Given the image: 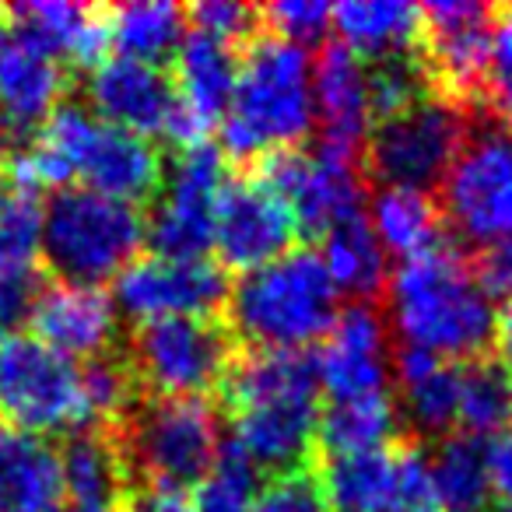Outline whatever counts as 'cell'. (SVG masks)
<instances>
[{
  "instance_id": "6da1fadb",
  "label": "cell",
  "mask_w": 512,
  "mask_h": 512,
  "mask_svg": "<svg viewBox=\"0 0 512 512\" xmlns=\"http://www.w3.org/2000/svg\"><path fill=\"white\" fill-rule=\"evenodd\" d=\"M232 442L256 474L278 477L316 463L320 376L316 355L288 348H239L218 386Z\"/></svg>"
},
{
  "instance_id": "7a4b0ae2",
  "label": "cell",
  "mask_w": 512,
  "mask_h": 512,
  "mask_svg": "<svg viewBox=\"0 0 512 512\" xmlns=\"http://www.w3.org/2000/svg\"><path fill=\"white\" fill-rule=\"evenodd\" d=\"M383 299L390 302L393 327L411 348L446 362L495 355V306L477 288L467 249L453 235L400 260Z\"/></svg>"
},
{
  "instance_id": "3957f363",
  "label": "cell",
  "mask_w": 512,
  "mask_h": 512,
  "mask_svg": "<svg viewBox=\"0 0 512 512\" xmlns=\"http://www.w3.org/2000/svg\"><path fill=\"white\" fill-rule=\"evenodd\" d=\"M221 127V158L249 169L264 151L302 148L316 130L309 53L260 32L239 50V78Z\"/></svg>"
},
{
  "instance_id": "277c9868",
  "label": "cell",
  "mask_w": 512,
  "mask_h": 512,
  "mask_svg": "<svg viewBox=\"0 0 512 512\" xmlns=\"http://www.w3.org/2000/svg\"><path fill=\"white\" fill-rule=\"evenodd\" d=\"M341 292L330 281L320 253L295 246L271 264L242 274L232 285L225 323L239 344L249 348L306 351L334 330Z\"/></svg>"
},
{
  "instance_id": "5b68a950",
  "label": "cell",
  "mask_w": 512,
  "mask_h": 512,
  "mask_svg": "<svg viewBox=\"0 0 512 512\" xmlns=\"http://www.w3.org/2000/svg\"><path fill=\"white\" fill-rule=\"evenodd\" d=\"M148 239V214L88 186L53 190L39 225V271L74 288H99L134 264Z\"/></svg>"
},
{
  "instance_id": "8992f818",
  "label": "cell",
  "mask_w": 512,
  "mask_h": 512,
  "mask_svg": "<svg viewBox=\"0 0 512 512\" xmlns=\"http://www.w3.org/2000/svg\"><path fill=\"white\" fill-rule=\"evenodd\" d=\"M127 470V484H172L193 491L221 449L218 407L211 400H169L137 393L130 407L106 425Z\"/></svg>"
},
{
  "instance_id": "52a82bcc",
  "label": "cell",
  "mask_w": 512,
  "mask_h": 512,
  "mask_svg": "<svg viewBox=\"0 0 512 512\" xmlns=\"http://www.w3.org/2000/svg\"><path fill=\"white\" fill-rule=\"evenodd\" d=\"M39 141L64 158L88 190L123 204H155L165 183V155L151 137L99 120L88 106L64 99L39 130Z\"/></svg>"
},
{
  "instance_id": "ba28073f",
  "label": "cell",
  "mask_w": 512,
  "mask_h": 512,
  "mask_svg": "<svg viewBox=\"0 0 512 512\" xmlns=\"http://www.w3.org/2000/svg\"><path fill=\"white\" fill-rule=\"evenodd\" d=\"M242 344L221 320L169 316L130 327L120 344L137 393L169 400H207L218 393L228 365Z\"/></svg>"
},
{
  "instance_id": "9c48e42d",
  "label": "cell",
  "mask_w": 512,
  "mask_h": 512,
  "mask_svg": "<svg viewBox=\"0 0 512 512\" xmlns=\"http://www.w3.org/2000/svg\"><path fill=\"white\" fill-rule=\"evenodd\" d=\"M474 116L442 95L376 120L362 148V176L376 186H404L435 197L470 134Z\"/></svg>"
},
{
  "instance_id": "30bf717a",
  "label": "cell",
  "mask_w": 512,
  "mask_h": 512,
  "mask_svg": "<svg viewBox=\"0 0 512 512\" xmlns=\"http://www.w3.org/2000/svg\"><path fill=\"white\" fill-rule=\"evenodd\" d=\"M435 197L446 232L467 253L512 239V130L495 116H474Z\"/></svg>"
},
{
  "instance_id": "8fae6325",
  "label": "cell",
  "mask_w": 512,
  "mask_h": 512,
  "mask_svg": "<svg viewBox=\"0 0 512 512\" xmlns=\"http://www.w3.org/2000/svg\"><path fill=\"white\" fill-rule=\"evenodd\" d=\"M0 421L25 435H74L92 428L81 369L32 334L0 337Z\"/></svg>"
},
{
  "instance_id": "7c38bea8",
  "label": "cell",
  "mask_w": 512,
  "mask_h": 512,
  "mask_svg": "<svg viewBox=\"0 0 512 512\" xmlns=\"http://www.w3.org/2000/svg\"><path fill=\"white\" fill-rule=\"evenodd\" d=\"M491 11L470 0H435L421 4L418 57L428 85L470 116L488 113V57H491Z\"/></svg>"
},
{
  "instance_id": "4fadbf2b",
  "label": "cell",
  "mask_w": 512,
  "mask_h": 512,
  "mask_svg": "<svg viewBox=\"0 0 512 512\" xmlns=\"http://www.w3.org/2000/svg\"><path fill=\"white\" fill-rule=\"evenodd\" d=\"M228 169L218 144L204 141L179 148L165 169L162 193L148 214V242L155 256L169 260H200L211 249L214 197Z\"/></svg>"
},
{
  "instance_id": "5bb4252c",
  "label": "cell",
  "mask_w": 512,
  "mask_h": 512,
  "mask_svg": "<svg viewBox=\"0 0 512 512\" xmlns=\"http://www.w3.org/2000/svg\"><path fill=\"white\" fill-rule=\"evenodd\" d=\"M228 274L221 264L200 260H169V256H137L116 274L113 306L134 323L169 320V316H197V320H221L228 306Z\"/></svg>"
},
{
  "instance_id": "9a60e30c",
  "label": "cell",
  "mask_w": 512,
  "mask_h": 512,
  "mask_svg": "<svg viewBox=\"0 0 512 512\" xmlns=\"http://www.w3.org/2000/svg\"><path fill=\"white\" fill-rule=\"evenodd\" d=\"M295 239H299V228L285 197L249 172H228L214 197L211 232L221 271H256L285 256Z\"/></svg>"
},
{
  "instance_id": "2e32d148",
  "label": "cell",
  "mask_w": 512,
  "mask_h": 512,
  "mask_svg": "<svg viewBox=\"0 0 512 512\" xmlns=\"http://www.w3.org/2000/svg\"><path fill=\"white\" fill-rule=\"evenodd\" d=\"M393 372L390 334L379 306L351 302L316 355V376L330 400H355L386 393Z\"/></svg>"
},
{
  "instance_id": "e0dca14e",
  "label": "cell",
  "mask_w": 512,
  "mask_h": 512,
  "mask_svg": "<svg viewBox=\"0 0 512 512\" xmlns=\"http://www.w3.org/2000/svg\"><path fill=\"white\" fill-rule=\"evenodd\" d=\"M116 306L102 288H74L60 281H43L29 309V334L64 358H92L116 348Z\"/></svg>"
},
{
  "instance_id": "ac0fdd59",
  "label": "cell",
  "mask_w": 512,
  "mask_h": 512,
  "mask_svg": "<svg viewBox=\"0 0 512 512\" xmlns=\"http://www.w3.org/2000/svg\"><path fill=\"white\" fill-rule=\"evenodd\" d=\"M88 102L99 120L123 127L130 134H162L172 106H176V85L165 67L141 64L130 57H106L85 81Z\"/></svg>"
},
{
  "instance_id": "d6986e66",
  "label": "cell",
  "mask_w": 512,
  "mask_h": 512,
  "mask_svg": "<svg viewBox=\"0 0 512 512\" xmlns=\"http://www.w3.org/2000/svg\"><path fill=\"white\" fill-rule=\"evenodd\" d=\"M316 130L320 144L362 162L365 137H369V85H365V60L341 39H323L316 57Z\"/></svg>"
},
{
  "instance_id": "ffe728a7",
  "label": "cell",
  "mask_w": 512,
  "mask_h": 512,
  "mask_svg": "<svg viewBox=\"0 0 512 512\" xmlns=\"http://www.w3.org/2000/svg\"><path fill=\"white\" fill-rule=\"evenodd\" d=\"M393 372L400 379L407 435L414 439H446L456 432V400H460V372L456 362L432 351L400 344L393 351Z\"/></svg>"
},
{
  "instance_id": "44dd1931",
  "label": "cell",
  "mask_w": 512,
  "mask_h": 512,
  "mask_svg": "<svg viewBox=\"0 0 512 512\" xmlns=\"http://www.w3.org/2000/svg\"><path fill=\"white\" fill-rule=\"evenodd\" d=\"M239 78V50L204 32L190 29L172 57V85L183 106L207 130L225 120Z\"/></svg>"
},
{
  "instance_id": "7402d4cb",
  "label": "cell",
  "mask_w": 512,
  "mask_h": 512,
  "mask_svg": "<svg viewBox=\"0 0 512 512\" xmlns=\"http://www.w3.org/2000/svg\"><path fill=\"white\" fill-rule=\"evenodd\" d=\"M64 498L57 442L0 421V512H39Z\"/></svg>"
},
{
  "instance_id": "603a6c76",
  "label": "cell",
  "mask_w": 512,
  "mask_h": 512,
  "mask_svg": "<svg viewBox=\"0 0 512 512\" xmlns=\"http://www.w3.org/2000/svg\"><path fill=\"white\" fill-rule=\"evenodd\" d=\"M60 481L64 495L71 498V509L102 512L120 502L127 491V470L116 453V442L106 428H85V432L64 435L57 442Z\"/></svg>"
},
{
  "instance_id": "cb8c5ba5",
  "label": "cell",
  "mask_w": 512,
  "mask_h": 512,
  "mask_svg": "<svg viewBox=\"0 0 512 512\" xmlns=\"http://www.w3.org/2000/svg\"><path fill=\"white\" fill-rule=\"evenodd\" d=\"M404 421L400 407L390 393H372L355 400H330L320 407V425H316V456H348L386 449L400 439Z\"/></svg>"
},
{
  "instance_id": "d4e9b609",
  "label": "cell",
  "mask_w": 512,
  "mask_h": 512,
  "mask_svg": "<svg viewBox=\"0 0 512 512\" xmlns=\"http://www.w3.org/2000/svg\"><path fill=\"white\" fill-rule=\"evenodd\" d=\"M320 242V260L337 292H348L351 299L365 302V306H379L386 295V281H390V267H386L383 242L376 239L365 211L355 218H344Z\"/></svg>"
},
{
  "instance_id": "484cf974",
  "label": "cell",
  "mask_w": 512,
  "mask_h": 512,
  "mask_svg": "<svg viewBox=\"0 0 512 512\" xmlns=\"http://www.w3.org/2000/svg\"><path fill=\"white\" fill-rule=\"evenodd\" d=\"M334 29L362 60L414 53L421 43V8L404 0H348L334 8Z\"/></svg>"
},
{
  "instance_id": "4316f807",
  "label": "cell",
  "mask_w": 512,
  "mask_h": 512,
  "mask_svg": "<svg viewBox=\"0 0 512 512\" xmlns=\"http://www.w3.org/2000/svg\"><path fill=\"white\" fill-rule=\"evenodd\" d=\"M330 512H379L390 498L397 460L393 446L348 456H316Z\"/></svg>"
},
{
  "instance_id": "83f0119b",
  "label": "cell",
  "mask_w": 512,
  "mask_h": 512,
  "mask_svg": "<svg viewBox=\"0 0 512 512\" xmlns=\"http://www.w3.org/2000/svg\"><path fill=\"white\" fill-rule=\"evenodd\" d=\"M372 232L383 242V249L397 256H418L446 239V221L435 204V197L404 186H379L372 204Z\"/></svg>"
},
{
  "instance_id": "f1b7e54d",
  "label": "cell",
  "mask_w": 512,
  "mask_h": 512,
  "mask_svg": "<svg viewBox=\"0 0 512 512\" xmlns=\"http://www.w3.org/2000/svg\"><path fill=\"white\" fill-rule=\"evenodd\" d=\"M109 25H113V46L120 50V57L165 67L186 36V8L169 0L120 4V8H109Z\"/></svg>"
},
{
  "instance_id": "f546056e",
  "label": "cell",
  "mask_w": 512,
  "mask_h": 512,
  "mask_svg": "<svg viewBox=\"0 0 512 512\" xmlns=\"http://www.w3.org/2000/svg\"><path fill=\"white\" fill-rule=\"evenodd\" d=\"M428 467L446 512H481L488 505V439L470 432L446 435Z\"/></svg>"
},
{
  "instance_id": "4dcf8cb0",
  "label": "cell",
  "mask_w": 512,
  "mask_h": 512,
  "mask_svg": "<svg viewBox=\"0 0 512 512\" xmlns=\"http://www.w3.org/2000/svg\"><path fill=\"white\" fill-rule=\"evenodd\" d=\"M460 400H456V432L491 435L502 432L512 418V376L495 355L456 362Z\"/></svg>"
},
{
  "instance_id": "1f68e13d",
  "label": "cell",
  "mask_w": 512,
  "mask_h": 512,
  "mask_svg": "<svg viewBox=\"0 0 512 512\" xmlns=\"http://www.w3.org/2000/svg\"><path fill=\"white\" fill-rule=\"evenodd\" d=\"M256 491V467L232 439H221L211 474L193 488V512H249Z\"/></svg>"
},
{
  "instance_id": "d6a6232c",
  "label": "cell",
  "mask_w": 512,
  "mask_h": 512,
  "mask_svg": "<svg viewBox=\"0 0 512 512\" xmlns=\"http://www.w3.org/2000/svg\"><path fill=\"white\" fill-rule=\"evenodd\" d=\"M39 225H43L39 197L11 190L0 207V278L39 271Z\"/></svg>"
},
{
  "instance_id": "836d02e7",
  "label": "cell",
  "mask_w": 512,
  "mask_h": 512,
  "mask_svg": "<svg viewBox=\"0 0 512 512\" xmlns=\"http://www.w3.org/2000/svg\"><path fill=\"white\" fill-rule=\"evenodd\" d=\"M393 460H397V474H393L390 498L379 512H446L439 491H435L421 439L400 435L393 442Z\"/></svg>"
},
{
  "instance_id": "e575fe53",
  "label": "cell",
  "mask_w": 512,
  "mask_h": 512,
  "mask_svg": "<svg viewBox=\"0 0 512 512\" xmlns=\"http://www.w3.org/2000/svg\"><path fill=\"white\" fill-rule=\"evenodd\" d=\"M186 22L197 32H204V36L228 43L232 50H242V46H249L264 32L260 8L235 4V0H200V4H190L186 8Z\"/></svg>"
},
{
  "instance_id": "d590c367",
  "label": "cell",
  "mask_w": 512,
  "mask_h": 512,
  "mask_svg": "<svg viewBox=\"0 0 512 512\" xmlns=\"http://www.w3.org/2000/svg\"><path fill=\"white\" fill-rule=\"evenodd\" d=\"M249 512H330L316 463L288 470V474L278 477H267V484L253 498V509Z\"/></svg>"
},
{
  "instance_id": "8d00e7d4",
  "label": "cell",
  "mask_w": 512,
  "mask_h": 512,
  "mask_svg": "<svg viewBox=\"0 0 512 512\" xmlns=\"http://www.w3.org/2000/svg\"><path fill=\"white\" fill-rule=\"evenodd\" d=\"M260 22L271 36L288 39L306 50V43H323L330 22H334V8L323 0H285V4H264Z\"/></svg>"
},
{
  "instance_id": "74e56055",
  "label": "cell",
  "mask_w": 512,
  "mask_h": 512,
  "mask_svg": "<svg viewBox=\"0 0 512 512\" xmlns=\"http://www.w3.org/2000/svg\"><path fill=\"white\" fill-rule=\"evenodd\" d=\"M488 113L512 120V4L491 11V57H488Z\"/></svg>"
},
{
  "instance_id": "f35d334b",
  "label": "cell",
  "mask_w": 512,
  "mask_h": 512,
  "mask_svg": "<svg viewBox=\"0 0 512 512\" xmlns=\"http://www.w3.org/2000/svg\"><path fill=\"white\" fill-rule=\"evenodd\" d=\"M467 264L477 288L488 299H512V239L474 249V253H467Z\"/></svg>"
},
{
  "instance_id": "ab89813d",
  "label": "cell",
  "mask_w": 512,
  "mask_h": 512,
  "mask_svg": "<svg viewBox=\"0 0 512 512\" xmlns=\"http://www.w3.org/2000/svg\"><path fill=\"white\" fill-rule=\"evenodd\" d=\"M488 481L502 502H512V428H502L488 442Z\"/></svg>"
},
{
  "instance_id": "60d3db41",
  "label": "cell",
  "mask_w": 512,
  "mask_h": 512,
  "mask_svg": "<svg viewBox=\"0 0 512 512\" xmlns=\"http://www.w3.org/2000/svg\"><path fill=\"white\" fill-rule=\"evenodd\" d=\"M495 358L509 369L512 365V299L495 313Z\"/></svg>"
},
{
  "instance_id": "b9f144b4",
  "label": "cell",
  "mask_w": 512,
  "mask_h": 512,
  "mask_svg": "<svg viewBox=\"0 0 512 512\" xmlns=\"http://www.w3.org/2000/svg\"><path fill=\"white\" fill-rule=\"evenodd\" d=\"M8 197H11V186H8V176H4V165H0V207H4Z\"/></svg>"
},
{
  "instance_id": "7bdbcfd3",
  "label": "cell",
  "mask_w": 512,
  "mask_h": 512,
  "mask_svg": "<svg viewBox=\"0 0 512 512\" xmlns=\"http://www.w3.org/2000/svg\"><path fill=\"white\" fill-rule=\"evenodd\" d=\"M39 512H78V509H71V505L57 502V505H50V509H39Z\"/></svg>"
},
{
  "instance_id": "ee69618b",
  "label": "cell",
  "mask_w": 512,
  "mask_h": 512,
  "mask_svg": "<svg viewBox=\"0 0 512 512\" xmlns=\"http://www.w3.org/2000/svg\"><path fill=\"white\" fill-rule=\"evenodd\" d=\"M498 512H512V502H502L498 505Z\"/></svg>"
}]
</instances>
